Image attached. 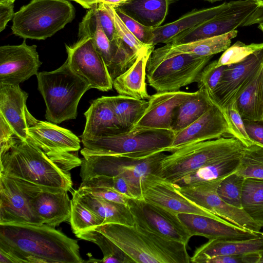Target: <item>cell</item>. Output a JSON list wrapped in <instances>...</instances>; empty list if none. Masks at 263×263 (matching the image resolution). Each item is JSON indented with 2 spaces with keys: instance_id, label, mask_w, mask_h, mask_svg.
<instances>
[{
  "instance_id": "1",
  "label": "cell",
  "mask_w": 263,
  "mask_h": 263,
  "mask_svg": "<svg viewBox=\"0 0 263 263\" xmlns=\"http://www.w3.org/2000/svg\"><path fill=\"white\" fill-rule=\"evenodd\" d=\"M0 249L18 263L84 261L77 240L45 224H0Z\"/></svg>"
},
{
  "instance_id": "2",
  "label": "cell",
  "mask_w": 263,
  "mask_h": 263,
  "mask_svg": "<svg viewBox=\"0 0 263 263\" xmlns=\"http://www.w3.org/2000/svg\"><path fill=\"white\" fill-rule=\"evenodd\" d=\"M95 229L117 245L134 262H191L187 245L166 239L137 225L107 223Z\"/></svg>"
},
{
  "instance_id": "3",
  "label": "cell",
  "mask_w": 263,
  "mask_h": 263,
  "mask_svg": "<svg viewBox=\"0 0 263 263\" xmlns=\"http://www.w3.org/2000/svg\"><path fill=\"white\" fill-rule=\"evenodd\" d=\"M0 174L45 187L69 191L72 186L70 173L60 167L28 138H17L12 147L0 156Z\"/></svg>"
},
{
  "instance_id": "4",
  "label": "cell",
  "mask_w": 263,
  "mask_h": 263,
  "mask_svg": "<svg viewBox=\"0 0 263 263\" xmlns=\"http://www.w3.org/2000/svg\"><path fill=\"white\" fill-rule=\"evenodd\" d=\"M36 78L46 120L59 124L76 119L80 100L91 85L71 69L67 60L54 70L38 72Z\"/></svg>"
},
{
  "instance_id": "5",
  "label": "cell",
  "mask_w": 263,
  "mask_h": 263,
  "mask_svg": "<svg viewBox=\"0 0 263 263\" xmlns=\"http://www.w3.org/2000/svg\"><path fill=\"white\" fill-rule=\"evenodd\" d=\"M175 136L172 130L133 127L121 133L100 137L81 139L83 156L121 155L144 157L166 152Z\"/></svg>"
},
{
  "instance_id": "6",
  "label": "cell",
  "mask_w": 263,
  "mask_h": 263,
  "mask_svg": "<svg viewBox=\"0 0 263 263\" xmlns=\"http://www.w3.org/2000/svg\"><path fill=\"white\" fill-rule=\"evenodd\" d=\"M245 146L234 137L189 144L166 155L153 173L174 183L185 175L218 159L241 152Z\"/></svg>"
},
{
  "instance_id": "7",
  "label": "cell",
  "mask_w": 263,
  "mask_h": 263,
  "mask_svg": "<svg viewBox=\"0 0 263 263\" xmlns=\"http://www.w3.org/2000/svg\"><path fill=\"white\" fill-rule=\"evenodd\" d=\"M75 9L67 0H31L15 12L12 33L24 39L45 40L71 22Z\"/></svg>"
},
{
  "instance_id": "8",
  "label": "cell",
  "mask_w": 263,
  "mask_h": 263,
  "mask_svg": "<svg viewBox=\"0 0 263 263\" xmlns=\"http://www.w3.org/2000/svg\"><path fill=\"white\" fill-rule=\"evenodd\" d=\"M212 57L167 54L154 49L146 66L148 85L157 92L178 91L181 87L197 82Z\"/></svg>"
},
{
  "instance_id": "9",
  "label": "cell",
  "mask_w": 263,
  "mask_h": 263,
  "mask_svg": "<svg viewBox=\"0 0 263 263\" xmlns=\"http://www.w3.org/2000/svg\"><path fill=\"white\" fill-rule=\"evenodd\" d=\"M164 152L144 157L121 155H91L82 159L80 177L84 181L98 176L122 177L141 191V181L147 174L153 173Z\"/></svg>"
},
{
  "instance_id": "10",
  "label": "cell",
  "mask_w": 263,
  "mask_h": 263,
  "mask_svg": "<svg viewBox=\"0 0 263 263\" xmlns=\"http://www.w3.org/2000/svg\"><path fill=\"white\" fill-rule=\"evenodd\" d=\"M28 138L65 171L81 166L82 159L73 152L80 148V140L71 131L55 123L40 121L28 111Z\"/></svg>"
},
{
  "instance_id": "11",
  "label": "cell",
  "mask_w": 263,
  "mask_h": 263,
  "mask_svg": "<svg viewBox=\"0 0 263 263\" xmlns=\"http://www.w3.org/2000/svg\"><path fill=\"white\" fill-rule=\"evenodd\" d=\"M48 188L0 174V224H43L34 212L32 201Z\"/></svg>"
},
{
  "instance_id": "12",
  "label": "cell",
  "mask_w": 263,
  "mask_h": 263,
  "mask_svg": "<svg viewBox=\"0 0 263 263\" xmlns=\"http://www.w3.org/2000/svg\"><path fill=\"white\" fill-rule=\"evenodd\" d=\"M258 7L259 4L254 0L229 2L213 17L181 33L167 44H186L223 35L237 27L247 26Z\"/></svg>"
},
{
  "instance_id": "13",
  "label": "cell",
  "mask_w": 263,
  "mask_h": 263,
  "mask_svg": "<svg viewBox=\"0 0 263 263\" xmlns=\"http://www.w3.org/2000/svg\"><path fill=\"white\" fill-rule=\"evenodd\" d=\"M78 36H87L92 39L112 81L130 68L140 54L134 53L120 39L114 42L109 40L93 7L89 9L79 23Z\"/></svg>"
},
{
  "instance_id": "14",
  "label": "cell",
  "mask_w": 263,
  "mask_h": 263,
  "mask_svg": "<svg viewBox=\"0 0 263 263\" xmlns=\"http://www.w3.org/2000/svg\"><path fill=\"white\" fill-rule=\"evenodd\" d=\"M128 206L134 224L166 239L187 244L192 237L178 214L143 199L130 198Z\"/></svg>"
},
{
  "instance_id": "15",
  "label": "cell",
  "mask_w": 263,
  "mask_h": 263,
  "mask_svg": "<svg viewBox=\"0 0 263 263\" xmlns=\"http://www.w3.org/2000/svg\"><path fill=\"white\" fill-rule=\"evenodd\" d=\"M65 47L68 55L66 60L75 73L85 80L92 88L103 91L112 89L113 81L90 37L81 36L76 43Z\"/></svg>"
},
{
  "instance_id": "16",
  "label": "cell",
  "mask_w": 263,
  "mask_h": 263,
  "mask_svg": "<svg viewBox=\"0 0 263 263\" xmlns=\"http://www.w3.org/2000/svg\"><path fill=\"white\" fill-rule=\"evenodd\" d=\"M222 179L182 187L174 184L186 198L220 218L246 230L260 231L261 227L242 208L228 204L218 195L217 188Z\"/></svg>"
},
{
  "instance_id": "17",
  "label": "cell",
  "mask_w": 263,
  "mask_h": 263,
  "mask_svg": "<svg viewBox=\"0 0 263 263\" xmlns=\"http://www.w3.org/2000/svg\"><path fill=\"white\" fill-rule=\"evenodd\" d=\"M142 198L145 201L175 214L189 213L223 219L181 194L174 183L151 173L141 181Z\"/></svg>"
},
{
  "instance_id": "18",
  "label": "cell",
  "mask_w": 263,
  "mask_h": 263,
  "mask_svg": "<svg viewBox=\"0 0 263 263\" xmlns=\"http://www.w3.org/2000/svg\"><path fill=\"white\" fill-rule=\"evenodd\" d=\"M263 63V49L238 63L226 65L217 87L209 97L221 109L235 100L259 70Z\"/></svg>"
},
{
  "instance_id": "19",
  "label": "cell",
  "mask_w": 263,
  "mask_h": 263,
  "mask_svg": "<svg viewBox=\"0 0 263 263\" xmlns=\"http://www.w3.org/2000/svg\"><path fill=\"white\" fill-rule=\"evenodd\" d=\"M35 45L25 40L18 45L0 47V83L17 85L37 75L42 65Z\"/></svg>"
},
{
  "instance_id": "20",
  "label": "cell",
  "mask_w": 263,
  "mask_h": 263,
  "mask_svg": "<svg viewBox=\"0 0 263 263\" xmlns=\"http://www.w3.org/2000/svg\"><path fill=\"white\" fill-rule=\"evenodd\" d=\"M178 216L192 236H203L209 240H241L263 236L261 231L246 230L224 219L189 213L178 214Z\"/></svg>"
},
{
  "instance_id": "21",
  "label": "cell",
  "mask_w": 263,
  "mask_h": 263,
  "mask_svg": "<svg viewBox=\"0 0 263 263\" xmlns=\"http://www.w3.org/2000/svg\"><path fill=\"white\" fill-rule=\"evenodd\" d=\"M226 134H230L228 123L221 109L213 104L197 120L176 134L166 152L171 153L186 145L219 138Z\"/></svg>"
},
{
  "instance_id": "22",
  "label": "cell",
  "mask_w": 263,
  "mask_h": 263,
  "mask_svg": "<svg viewBox=\"0 0 263 263\" xmlns=\"http://www.w3.org/2000/svg\"><path fill=\"white\" fill-rule=\"evenodd\" d=\"M194 93L178 90L151 96L144 114L134 127L171 130L176 109Z\"/></svg>"
},
{
  "instance_id": "23",
  "label": "cell",
  "mask_w": 263,
  "mask_h": 263,
  "mask_svg": "<svg viewBox=\"0 0 263 263\" xmlns=\"http://www.w3.org/2000/svg\"><path fill=\"white\" fill-rule=\"evenodd\" d=\"M28 93L19 84L0 83V114L22 140L28 137L26 101Z\"/></svg>"
},
{
  "instance_id": "24",
  "label": "cell",
  "mask_w": 263,
  "mask_h": 263,
  "mask_svg": "<svg viewBox=\"0 0 263 263\" xmlns=\"http://www.w3.org/2000/svg\"><path fill=\"white\" fill-rule=\"evenodd\" d=\"M68 191L61 189L42 190L33 199V209L43 224L55 228L69 221L71 200Z\"/></svg>"
},
{
  "instance_id": "25",
  "label": "cell",
  "mask_w": 263,
  "mask_h": 263,
  "mask_svg": "<svg viewBox=\"0 0 263 263\" xmlns=\"http://www.w3.org/2000/svg\"><path fill=\"white\" fill-rule=\"evenodd\" d=\"M84 115L86 123L81 139L114 135L127 130L119 123L108 97L93 100Z\"/></svg>"
},
{
  "instance_id": "26",
  "label": "cell",
  "mask_w": 263,
  "mask_h": 263,
  "mask_svg": "<svg viewBox=\"0 0 263 263\" xmlns=\"http://www.w3.org/2000/svg\"><path fill=\"white\" fill-rule=\"evenodd\" d=\"M155 45H149L142 50L133 65L113 81V87L120 95L139 99H148L147 90L146 66L154 50Z\"/></svg>"
},
{
  "instance_id": "27",
  "label": "cell",
  "mask_w": 263,
  "mask_h": 263,
  "mask_svg": "<svg viewBox=\"0 0 263 263\" xmlns=\"http://www.w3.org/2000/svg\"><path fill=\"white\" fill-rule=\"evenodd\" d=\"M228 4V2H224L210 8L194 9L174 22L153 28L154 36L151 45L168 44L181 33L213 17L222 11Z\"/></svg>"
},
{
  "instance_id": "28",
  "label": "cell",
  "mask_w": 263,
  "mask_h": 263,
  "mask_svg": "<svg viewBox=\"0 0 263 263\" xmlns=\"http://www.w3.org/2000/svg\"><path fill=\"white\" fill-rule=\"evenodd\" d=\"M263 248V236L241 240L210 239L197 248L191 257V262L203 263L204 259L218 255H241Z\"/></svg>"
},
{
  "instance_id": "29",
  "label": "cell",
  "mask_w": 263,
  "mask_h": 263,
  "mask_svg": "<svg viewBox=\"0 0 263 263\" xmlns=\"http://www.w3.org/2000/svg\"><path fill=\"white\" fill-rule=\"evenodd\" d=\"M242 152H240L207 164L180 178L174 184L182 187L220 180L236 172L239 166Z\"/></svg>"
},
{
  "instance_id": "30",
  "label": "cell",
  "mask_w": 263,
  "mask_h": 263,
  "mask_svg": "<svg viewBox=\"0 0 263 263\" xmlns=\"http://www.w3.org/2000/svg\"><path fill=\"white\" fill-rule=\"evenodd\" d=\"M175 0H128L117 7L141 24L151 28L161 25Z\"/></svg>"
},
{
  "instance_id": "31",
  "label": "cell",
  "mask_w": 263,
  "mask_h": 263,
  "mask_svg": "<svg viewBox=\"0 0 263 263\" xmlns=\"http://www.w3.org/2000/svg\"><path fill=\"white\" fill-rule=\"evenodd\" d=\"M237 33L238 31L234 30L223 35L186 44H165L156 50L167 54L187 53L199 57L213 56L227 49L231 46V40L237 36Z\"/></svg>"
},
{
  "instance_id": "32",
  "label": "cell",
  "mask_w": 263,
  "mask_h": 263,
  "mask_svg": "<svg viewBox=\"0 0 263 263\" xmlns=\"http://www.w3.org/2000/svg\"><path fill=\"white\" fill-rule=\"evenodd\" d=\"M77 198L103 221L105 224L118 223L128 226L134 225V220L128 205L95 198L78 193L72 192Z\"/></svg>"
},
{
  "instance_id": "33",
  "label": "cell",
  "mask_w": 263,
  "mask_h": 263,
  "mask_svg": "<svg viewBox=\"0 0 263 263\" xmlns=\"http://www.w3.org/2000/svg\"><path fill=\"white\" fill-rule=\"evenodd\" d=\"M206 92L198 89L175 110L171 130L177 134L195 122L212 106Z\"/></svg>"
},
{
  "instance_id": "34",
  "label": "cell",
  "mask_w": 263,
  "mask_h": 263,
  "mask_svg": "<svg viewBox=\"0 0 263 263\" xmlns=\"http://www.w3.org/2000/svg\"><path fill=\"white\" fill-rule=\"evenodd\" d=\"M109 103L122 127L133 128L144 114L148 102L127 96L108 97Z\"/></svg>"
},
{
  "instance_id": "35",
  "label": "cell",
  "mask_w": 263,
  "mask_h": 263,
  "mask_svg": "<svg viewBox=\"0 0 263 263\" xmlns=\"http://www.w3.org/2000/svg\"><path fill=\"white\" fill-rule=\"evenodd\" d=\"M261 67L262 65L252 81L235 99L237 109L243 120L261 121Z\"/></svg>"
},
{
  "instance_id": "36",
  "label": "cell",
  "mask_w": 263,
  "mask_h": 263,
  "mask_svg": "<svg viewBox=\"0 0 263 263\" xmlns=\"http://www.w3.org/2000/svg\"><path fill=\"white\" fill-rule=\"evenodd\" d=\"M241 207L250 217L263 227V179L245 178Z\"/></svg>"
},
{
  "instance_id": "37",
  "label": "cell",
  "mask_w": 263,
  "mask_h": 263,
  "mask_svg": "<svg viewBox=\"0 0 263 263\" xmlns=\"http://www.w3.org/2000/svg\"><path fill=\"white\" fill-rule=\"evenodd\" d=\"M80 239L96 243L101 250L103 257L98 262L131 263L134 262L121 249L110 239L96 229L79 233L75 235Z\"/></svg>"
},
{
  "instance_id": "38",
  "label": "cell",
  "mask_w": 263,
  "mask_h": 263,
  "mask_svg": "<svg viewBox=\"0 0 263 263\" xmlns=\"http://www.w3.org/2000/svg\"><path fill=\"white\" fill-rule=\"evenodd\" d=\"M71 214L69 222L74 234L95 229L104 224V221L83 203L73 197L71 199Z\"/></svg>"
},
{
  "instance_id": "39",
  "label": "cell",
  "mask_w": 263,
  "mask_h": 263,
  "mask_svg": "<svg viewBox=\"0 0 263 263\" xmlns=\"http://www.w3.org/2000/svg\"><path fill=\"white\" fill-rule=\"evenodd\" d=\"M236 172L245 178L263 179V147L256 144L245 146Z\"/></svg>"
},
{
  "instance_id": "40",
  "label": "cell",
  "mask_w": 263,
  "mask_h": 263,
  "mask_svg": "<svg viewBox=\"0 0 263 263\" xmlns=\"http://www.w3.org/2000/svg\"><path fill=\"white\" fill-rule=\"evenodd\" d=\"M103 187L113 189L129 198L141 199V191L122 177L98 176L83 181L79 187Z\"/></svg>"
},
{
  "instance_id": "41",
  "label": "cell",
  "mask_w": 263,
  "mask_h": 263,
  "mask_svg": "<svg viewBox=\"0 0 263 263\" xmlns=\"http://www.w3.org/2000/svg\"><path fill=\"white\" fill-rule=\"evenodd\" d=\"M245 179V177L236 172L230 174L220 182L217 190L218 195L228 204L242 208L241 198Z\"/></svg>"
},
{
  "instance_id": "42",
  "label": "cell",
  "mask_w": 263,
  "mask_h": 263,
  "mask_svg": "<svg viewBox=\"0 0 263 263\" xmlns=\"http://www.w3.org/2000/svg\"><path fill=\"white\" fill-rule=\"evenodd\" d=\"M221 110L228 123L230 135L238 140L246 147L254 145V142L247 132L243 120L237 109L236 100L231 101Z\"/></svg>"
},
{
  "instance_id": "43",
  "label": "cell",
  "mask_w": 263,
  "mask_h": 263,
  "mask_svg": "<svg viewBox=\"0 0 263 263\" xmlns=\"http://www.w3.org/2000/svg\"><path fill=\"white\" fill-rule=\"evenodd\" d=\"M263 49V43L245 44L238 41L230 46L217 60V66L229 65L241 62L254 52Z\"/></svg>"
},
{
  "instance_id": "44",
  "label": "cell",
  "mask_w": 263,
  "mask_h": 263,
  "mask_svg": "<svg viewBox=\"0 0 263 263\" xmlns=\"http://www.w3.org/2000/svg\"><path fill=\"white\" fill-rule=\"evenodd\" d=\"M217 60L208 65L202 71L197 81L199 89L204 90L209 97L217 87L222 76L226 65L217 67Z\"/></svg>"
},
{
  "instance_id": "45",
  "label": "cell",
  "mask_w": 263,
  "mask_h": 263,
  "mask_svg": "<svg viewBox=\"0 0 263 263\" xmlns=\"http://www.w3.org/2000/svg\"><path fill=\"white\" fill-rule=\"evenodd\" d=\"M93 7L101 27L109 40L111 42L118 40L120 38L116 28L114 7L102 2H98Z\"/></svg>"
},
{
  "instance_id": "46",
  "label": "cell",
  "mask_w": 263,
  "mask_h": 263,
  "mask_svg": "<svg viewBox=\"0 0 263 263\" xmlns=\"http://www.w3.org/2000/svg\"><path fill=\"white\" fill-rule=\"evenodd\" d=\"M114 9L125 26L139 41L144 44L151 45L154 36L153 28L141 24L118 8L114 7Z\"/></svg>"
},
{
  "instance_id": "47",
  "label": "cell",
  "mask_w": 263,
  "mask_h": 263,
  "mask_svg": "<svg viewBox=\"0 0 263 263\" xmlns=\"http://www.w3.org/2000/svg\"><path fill=\"white\" fill-rule=\"evenodd\" d=\"M114 15L118 36L134 53L139 54L142 50L149 45L144 44L135 37L117 14L114 7Z\"/></svg>"
},
{
  "instance_id": "48",
  "label": "cell",
  "mask_w": 263,
  "mask_h": 263,
  "mask_svg": "<svg viewBox=\"0 0 263 263\" xmlns=\"http://www.w3.org/2000/svg\"><path fill=\"white\" fill-rule=\"evenodd\" d=\"M77 191L81 194L128 205L129 199L124 195L109 188L103 187H79Z\"/></svg>"
},
{
  "instance_id": "49",
  "label": "cell",
  "mask_w": 263,
  "mask_h": 263,
  "mask_svg": "<svg viewBox=\"0 0 263 263\" xmlns=\"http://www.w3.org/2000/svg\"><path fill=\"white\" fill-rule=\"evenodd\" d=\"M17 138L10 125L0 114V156L3 155L12 147Z\"/></svg>"
},
{
  "instance_id": "50",
  "label": "cell",
  "mask_w": 263,
  "mask_h": 263,
  "mask_svg": "<svg viewBox=\"0 0 263 263\" xmlns=\"http://www.w3.org/2000/svg\"><path fill=\"white\" fill-rule=\"evenodd\" d=\"M243 122L247 132L254 144L263 147V122L248 120H243Z\"/></svg>"
},
{
  "instance_id": "51",
  "label": "cell",
  "mask_w": 263,
  "mask_h": 263,
  "mask_svg": "<svg viewBox=\"0 0 263 263\" xmlns=\"http://www.w3.org/2000/svg\"><path fill=\"white\" fill-rule=\"evenodd\" d=\"M14 2L0 3V32L5 29L8 23L13 17L15 13L13 10Z\"/></svg>"
},
{
  "instance_id": "52",
  "label": "cell",
  "mask_w": 263,
  "mask_h": 263,
  "mask_svg": "<svg viewBox=\"0 0 263 263\" xmlns=\"http://www.w3.org/2000/svg\"><path fill=\"white\" fill-rule=\"evenodd\" d=\"M242 255L213 256L204 259L203 263H243Z\"/></svg>"
},
{
  "instance_id": "53",
  "label": "cell",
  "mask_w": 263,
  "mask_h": 263,
  "mask_svg": "<svg viewBox=\"0 0 263 263\" xmlns=\"http://www.w3.org/2000/svg\"><path fill=\"white\" fill-rule=\"evenodd\" d=\"M0 263H18V261L10 253L0 249Z\"/></svg>"
},
{
  "instance_id": "54",
  "label": "cell",
  "mask_w": 263,
  "mask_h": 263,
  "mask_svg": "<svg viewBox=\"0 0 263 263\" xmlns=\"http://www.w3.org/2000/svg\"><path fill=\"white\" fill-rule=\"evenodd\" d=\"M74 1L86 9H90L92 8L97 3L99 2L98 0H70Z\"/></svg>"
},
{
  "instance_id": "55",
  "label": "cell",
  "mask_w": 263,
  "mask_h": 263,
  "mask_svg": "<svg viewBox=\"0 0 263 263\" xmlns=\"http://www.w3.org/2000/svg\"><path fill=\"white\" fill-rule=\"evenodd\" d=\"M99 2L103 3L114 7H118L122 4L126 3L128 0H98Z\"/></svg>"
},
{
  "instance_id": "56",
  "label": "cell",
  "mask_w": 263,
  "mask_h": 263,
  "mask_svg": "<svg viewBox=\"0 0 263 263\" xmlns=\"http://www.w3.org/2000/svg\"><path fill=\"white\" fill-rule=\"evenodd\" d=\"M260 116L261 121L263 122V63L261 67L260 82Z\"/></svg>"
},
{
  "instance_id": "57",
  "label": "cell",
  "mask_w": 263,
  "mask_h": 263,
  "mask_svg": "<svg viewBox=\"0 0 263 263\" xmlns=\"http://www.w3.org/2000/svg\"><path fill=\"white\" fill-rule=\"evenodd\" d=\"M259 255L258 263H263V248L258 251Z\"/></svg>"
},
{
  "instance_id": "58",
  "label": "cell",
  "mask_w": 263,
  "mask_h": 263,
  "mask_svg": "<svg viewBox=\"0 0 263 263\" xmlns=\"http://www.w3.org/2000/svg\"><path fill=\"white\" fill-rule=\"evenodd\" d=\"M258 4L259 7H263V0H255Z\"/></svg>"
},
{
  "instance_id": "59",
  "label": "cell",
  "mask_w": 263,
  "mask_h": 263,
  "mask_svg": "<svg viewBox=\"0 0 263 263\" xmlns=\"http://www.w3.org/2000/svg\"><path fill=\"white\" fill-rule=\"evenodd\" d=\"M258 27L263 32V21L259 24Z\"/></svg>"
},
{
  "instance_id": "60",
  "label": "cell",
  "mask_w": 263,
  "mask_h": 263,
  "mask_svg": "<svg viewBox=\"0 0 263 263\" xmlns=\"http://www.w3.org/2000/svg\"><path fill=\"white\" fill-rule=\"evenodd\" d=\"M15 0H0V3H5L9 1H13L14 2Z\"/></svg>"
},
{
  "instance_id": "61",
  "label": "cell",
  "mask_w": 263,
  "mask_h": 263,
  "mask_svg": "<svg viewBox=\"0 0 263 263\" xmlns=\"http://www.w3.org/2000/svg\"><path fill=\"white\" fill-rule=\"evenodd\" d=\"M204 1H208L210 3H214V2H217V1H221V0H204Z\"/></svg>"
},
{
  "instance_id": "62",
  "label": "cell",
  "mask_w": 263,
  "mask_h": 263,
  "mask_svg": "<svg viewBox=\"0 0 263 263\" xmlns=\"http://www.w3.org/2000/svg\"><path fill=\"white\" fill-rule=\"evenodd\" d=\"M254 1H255V0H254Z\"/></svg>"
}]
</instances>
